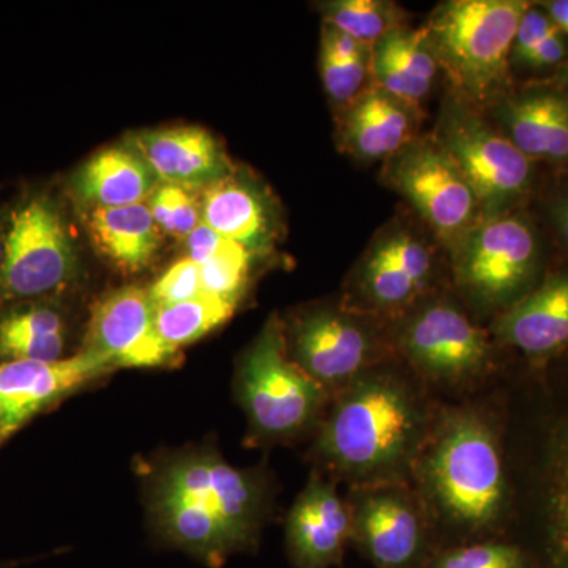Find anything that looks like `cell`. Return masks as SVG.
Returning <instances> with one entry per match:
<instances>
[{
	"label": "cell",
	"mask_w": 568,
	"mask_h": 568,
	"mask_svg": "<svg viewBox=\"0 0 568 568\" xmlns=\"http://www.w3.org/2000/svg\"><path fill=\"white\" fill-rule=\"evenodd\" d=\"M429 525L459 537L495 530L508 484L491 417L477 406L437 407L410 478Z\"/></svg>",
	"instance_id": "2"
},
{
	"label": "cell",
	"mask_w": 568,
	"mask_h": 568,
	"mask_svg": "<svg viewBox=\"0 0 568 568\" xmlns=\"http://www.w3.org/2000/svg\"><path fill=\"white\" fill-rule=\"evenodd\" d=\"M353 544L375 568H420L432 555V525L409 484L351 487Z\"/></svg>",
	"instance_id": "13"
},
{
	"label": "cell",
	"mask_w": 568,
	"mask_h": 568,
	"mask_svg": "<svg viewBox=\"0 0 568 568\" xmlns=\"http://www.w3.org/2000/svg\"><path fill=\"white\" fill-rule=\"evenodd\" d=\"M149 294H151L156 308L182 304V302L197 297V295L203 294L200 265L193 263L189 257L179 261V263L171 265V267L153 283V286L149 290Z\"/></svg>",
	"instance_id": "33"
},
{
	"label": "cell",
	"mask_w": 568,
	"mask_h": 568,
	"mask_svg": "<svg viewBox=\"0 0 568 568\" xmlns=\"http://www.w3.org/2000/svg\"><path fill=\"white\" fill-rule=\"evenodd\" d=\"M433 136L454 156L473 186L481 219L510 213L528 194L532 160L457 93H450L444 102Z\"/></svg>",
	"instance_id": "10"
},
{
	"label": "cell",
	"mask_w": 568,
	"mask_h": 568,
	"mask_svg": "<svg viewBox=\"0 0 568 568\" xmlns=\"http://www.w3.org/2000/svg\"><path fill=\"white\" fill-rule=\"evenodd\" d=\"M491 335L529 357H548L564 349L568 345V272L548 276L496 315Z\"/></svg>",
	"instance_id": "19"
},
{
	"label": "cell",
	"mask_w": 568,
	"mask_h": 568,
	"mask_svg": "<svg viewBox=\"0 0 568 568\" xmlns=\"http://www.w3.org/2000/svg\"><path fill=\"white\" fill-rule=\"evenodd\" d=\"M321 77L328 99L342 110L368 88L365 82L372 78V48L324 22Z\"/></svg>",
	"instance_id": "27"
},
{
	"label": "cell",
	"mask_w": 568,
	"mask_h": 568,
	"mask_svg": "<svg viewBox=\"0 0 568 568\" xmlns=\"http://www.w3.org/2000/svg\"><path fill=\"white\" fill-rule=\"evenodd\" d=\"M559 81L560 84L564 85V88L568 89V62L564 63L562 70H560Z\"/></svg>",
	"instance_id": "41"
},
{
	"label": "cell",
	"mask_w": 568,
	"mask_h": 568,
	"mask_svg": "<svg viewBox=\"0 0 568 568\" xmlns=\"http://www.w3.org/2000/svg\"><path fill=\"white\" fill-rule=\"evenodd\" d=\"M3 260H6V230H3V219L0 220V275H2Z\"/></svg>",
	"instance_id": "39"
},
{
	"label": "cell",
	"mask_w": 568,
	"mask_h": 568,
	"mask_svg": "<svg viewBox=\"0 0 568 568\" xmlns=\"http://www.w3.org/2000/svg\"><path fill=\"white\" fill-rule=\"evenodd\" d=\"M529 7L521 0H450L433 11L424 31L459 99L478 108L503 91Z\"/></svg>",
	"instance_id": "4"
},
{
	"label": "cell",
	"mask_w": 568,
	"mask_h": 568,
	"mask_svg": "<svg viewBox=\"0 0 568 568\" xmlns=\"http://www.w3.org/2000/svg\"><path fill=\"white\" fill-rule=\"evenodd\" d=\"M390 364L368 369L331 395L313 454L332 480L351 487L409 484L435 420L416 376Z\"/></svg>",
	"instance_id": "1"
},
{
	"label": "cell",
	"mask_w": 568,
	"mask_h": 568,
	"mask_svg": "<svg viewBox=\"0 0 568 568\" xmlns=\"http://www.w3.org/2000/svg\"><path fill=\"white\" fill-rule=\"evenodd\" d=\"M508 140L529 160L568 163V93L530 91L497 104Z\"/></svg>",
	"instance_id": "20"
},
{
	"label": "cell",
	"mask_w": 568,
	"mask_h": 568,
	"mask_svg": "<svg viewBox=\"0 0 568 568\" xmlns=\"http://www.w3.org/2000/svg\"><path fill=\"white\" fill-rule=\"evenodd\" d=\"M544 463L541 503L548 551L556 568H568V409L549 432Z\"/></svg>",
	"instance_id": "26"
},
{
	"label": "cell",
	"mask_w": 568,
	"mask_h": 568,
	"mask_svg": "<svg viewBox=\"0 0 568 568\" xmlns=\"http://www.w3.org/2000/svg\"><path fill=\"white\" fill-rule=\"evenodd\" d=\"M384 181L416 209L448 250L481 220L473 186L435 136H417L386 160Z\"/></svg>",
	"instance_id": "11"
},
{
	"label": "cell",
	"mask_w": 568,
	"mask_h": 568,
	"mask_svg": "<svg viewBox=\"0 0 568 568\" xmlns=\"http://www.w3.org/2000/svg\"><path fill=\"white\" fill-rule=\"evenodd\" d=\"M450 253L455 284L467 304L499 315L528 294L538 244L530 224L510 212L481 219Z\"/></svg>",
	"instance_id": "9"
},
{
	"label": "cell",
	"mask_w": 568,
	"mask_h": 568,
	"mask_svg": "<svg viewBox=\"0 0 568 568\" xmlns=\"http://www.w3.org/2000/svg\"><path fill=\"white\" fill-rule=\"evenodd\" d=\"M13 566H14V564H11V562H0V568H11Z\"/></svg>",
	"instance_id": "42"
},
{
	"label": "cell",
	"mask_w": 568,
	"mask_h": 568,
	"mask_svg": "<svg viewBox=\"0 0 568 568\" xmlns=\"http://www.w3.org/2000/svg\"><path fill=\"white\" fill-rule=\"evenodd\" d=\"M152 500L164 536L213 567L253 547L265 514L260 478L204 454L164 467Z\"/></svg>",
	"instance_id": "3"
},
{
	"label": "cell",
	"mask_w": 568,
	"mask_h": 568,
	"mask_svg": "<svg viewBox=\"0 0 568 568\" xmlns=\"http://www.w3.org/2000/svg\"><path fill=\"white\" fill-rule=\"evenodd\" d=\"M67 321L52 298L0 306V364L65 357Z\"/></svg>",
	"instance_id": "25"
},
{
	"label": "cell",
	"mask_w": 568,
	"mask_h": 568,
	"mask_svg": "<svg viewBox=\"0 0 568 568\" xmlns=\"http://www.w3.org/2000/svg\"><path fill=\"white\" fill-rule=\"evenodd\" d=\"M185 242L186 250H189V260L201 265L215 256L216 253L222 252L224 246L230 245L233 241L223 237L222 234L216 233L215 230L203 222L185 239Z\"/></svg>",
	"instance_id": "35"
},
{
	"label": "cell",
	"mask_w": 568,
	"mask_h": 568,
	"mask_svg": "<svg viewBox=\"0 0 568 568\" xmlns=\"http://www.w3.org/2000/svg\"><path fill=\"white\" fill-rule=\"evenodd\" d=\"M114 368L104 355L89 349L54 362H3L0 417L10 436L65 396Z\"/></svg>",
	"instance_id": "14"
},
{
	"label": "cell",
	"mask_w": 568,
	"mask_h": 568,
	"mask_svg": "<svg viewBox=\"0 0 568 568\" xmlns=\"http://www.w3.org/2000/svg\"><path fill=\"white\" fill-rule=\"evenodd\" d=\"M239 398L254 436L290 440L320 425L331 394L290 357L283 324L272 317L239 368Z\"/></svg>",
	"instance_id": "5"
},
{
	"label": "cell",
	"mask_w": 568,
	"mask_h": 568,
	"mask_svg": "<svg viewBox=\"0 0 568 568\" xmlns=\"http://www.w3.org/2000/svg\"><path fill=\"white\" fill-rule=\"evenodd\" d=\"M437 69L424 28L402 26L372 47L373 85L418 110L432 92Z\"/></svg>",
	"instance_id": "21"
},
{
	"label": "cell",
	"mask_w": 568,
	"mask_h": 568,
	"mask_svg": "<svg viewBox=\"0 0 568 568\" xmlns=\"http://www.w3.org/2000/svg\"><path fill=\"white\" fill-rule=\"evenodd\" d=\"M159 185L149 164L130 145L97 153L71 182L74 194L93 209L148 203Z\"/></svg>",
	"instance_id": "23"
},
{
	"label": "cell",
	"mask_w": 568,
	"mask_h": 568,
	"mask_svg": "<svg viewBox=\"0 0 568 568\" xmlns=\"http://www.w3.org/2000/svg\"><path fill=\"white\" fill-rule=\"evenodd\" d=\"M0 306L47 301L74 275V252L58 200L47 192L22 197L6 219Z\"/></svg>",
	"instance_id": "8"
},
{
	"label": "cell",
	"mask_w": 568,
	"mask_h": 568,
	"mask_svg": "<svg viewBox=\"0 0 568 568\" xmlns=\"http://www.w3.org/2000/svg\"><path fill=\"white\" fill-rule=\"evenodd\" d=\"M420 568H529L517 547L499 541H470L432 552Z\"/></svg>",
	"instance_id": "31"
},
{
	"label": "cell",
	"mask_w": 568,
	"mask_h": 568,
	"mask_svg": "<svg viewBox=\"0 0 568 568\" xmlns=\"http://www.w3.org/2000/svg\"><path fill=\"white\" fill-rule=\"evenodd\" d=\"M284 336L290 357L331 395L368 369L398 362L392 324L343 302L306 310Z\"/></svg>",
	"instance_id": "7"
},
{
	"label": "cell",
	"mask_w": 568,
	"mask_h": 568,
	"mask_svg": "<svg viewBox=\"0 0 568 568\" xmlns=\"http://www.w3.org/2000/svg\"><path fill=\"white\" fill-rule=\"evenodd\" d=\"M420 110L369 84L339 110L338 145L362 162L388 160L417 138Z\"/></svg>",
	"instance_id": "17"
},
{
	"label": "cell",
	"mask_w": 568,
	"mask_h": 568,
	"mask_svg": "<svg viewBox=\"0 0 568 568\" xmlns=\"http://www.w3.org/2000/svg\"><path fill=\"white\" fill-rule=\"evenodd\" d=\"M567 47L562 33L552 32L547 40L541 41L537 48L523 59L519 65L529 67V69H547V67L558 65L566 59Z\"/></svg>",
	"instance_id": "36"
},
{
	"label": "cell",
	"mask_w": 568,
	"mask_h": 568,
	"mask_svg": "<svg viewBox=\"0 0 568 568\" xmlns=\"http://www.w3.org/2000/svg\"><path fill=\"white\" fill-rule=\"evenodd\" d=\"M130 148L149 164L160 183L196 189L233 174L222 144L200 126L134 133Z\"/></svg>",
	"instance_id": "18"
},
{
	"label": "cell",
	"mask_w": 568,
	"mask_h": 568,
	"mask_svg": "<svg viewBox=\"0 0 568 568\" xmlns=\"http://www.w3.org/2000/svg\"><path fill=\"white\" fill-rule=\"evenodd\" d=\"M394 324L396 357L422 384L466 390L491 372L488 332L452 298L429 295Z\"/></svg>",
	"instance_id": "6"
},
{
	"label": "cell",
	"mask_w": 568,
	"mask_h": 568,
	"mask_svg": "<svg viewBox=\"0 0 568 568\" xmlns=\"http://www.w3.org/2000/svg\"><path fill=\"white\" fill-rule=\"evenodd\" d=\"M558 29L545 11L529 7L519 22L514 47H511L510 62L521 63L534 48H537L541 41L547 40Z\"/></svg>",
	"instance_id": "34"
},
{
	"label": "cell",
	"mask_w": 568,
	"mask_h": 568,
	"mask_svg": "<svg viewBox=\"0 0 568 568\" xmlns=\"http://www.w3.org/2000/svg\"><path fill=\"white\" fill-rule=\"evenodd\" d=\"M286 541L297 568L342 566L347 545L353 544V525L335 480L321 474L310 477L287 515Z\"/></svg>",
	"instance_id": "16"
},
{
	"label": "cell",
	"mask_w": 568,
	"mask_h": 568,
	"mask_svg": "<svg viewBox=\"0 0 568 568\" xmlns=\"http://www.w3.org/2000/svg\"><path fill=\"white\" fill-rule=\"evenodd\" d=\"M201 209L205 224L254 254L274 241V215L264 194L233 174L205 186Z\"/></svg>",
	"instance_id": "22"
},
{
	"label": "cell",
	"mask_w": 568,
	"mask_h": 568,
	"mask_svg": "<svg viewBox=\"0 0 568 568\" xmlns=\"http://www.w3.org/2000/svg\"><path fill=\"white\" fill-rule=\"evenodd\" d=\"M552 223L562 239L564 244L568 246V194L560 197L558 203L551 209Z\"/></svg>",
	"instance_id": "38"
},
{
	"label": "cell",
	"mask_w": 568,
	"mask_h": 568,
	"mask_svg": "<svg viewBox=\"0 0 568 568\" xmlns=\"http://www.w3.org/2000/svg\"><path fill=\"white\" fill-rule=\"evenodd\" d=\"M156 306L149 290L112 291L92 306L88 349L102 354L115 368H151L173 361L155 327Z\"/></svg>",
	"instance_id": "15"
},
{
	"label": "cell",
	"mask_w": 568,
	"mask_h": 568,
	"mask_svg": "<svg viewBox=\"0 0 568 568\" xmlns=\"http://www.w3.org/2000/svg\"><path fill=\"white\" fill-rule=\"evenodd\" d=\"M237 305L233 301L203 293L182 304L156 308V332L168 349L175 354L181 347L203 338L213 328L230 321Z\"/></svg>",
	"instance_id": "28"
},
{
	"label": "cell",
	"mask_w": 568,
	"mask_h": 568,
	"mask_svg": "<svg viewBox=\"0 0 568 568\" xmlns=\"http://www.w3.org/2000/svg\"><path fill=\"white\" fill-rule=\"evenodd\" d=\"M435 252L410 233L381 235L354 268L343 304L362 315L394 324L433 295Z\"/></svg>",
	"instance_id": "12"
},
{
	"label": "cell",
	"mask_w": 568,
	"mask_h": 568,
	"mask_svg": "<svg viewBox=\"0 0 568 568\" xmlns=\"http://www.w3.org/2000/svg\"><path fill=\"white\" fill-rule=\"evenodd\" d=\"M254 253L231 242L200 265L203 293L239 304L252 275Z\"/></svg>",
	"instance_id": "30"
},
{
	"label": "cell",
	"mask_w": 568,
	"mask_h": 568,
	"mask_svg": "<svg viewBox=\"0 0 568 568\" xmlns=\"http://www.w3.org/2000/svg\"><path fill=\"white\" fill-rule=\"evenodd\" d=\"M549 20L556 26L560 33L568 36V0H552L545 3Z\"/></svg>",
	"instance_id": "37"
},
{
	"label": "cell",
	"mask_w": 568,
	"mask_h": 568,
	"mask_svg": "<svg viewBox=\"0 0 568 568\" xmlns=\"http://www.w3.org/2000/svg\"><path fill=\"white\" fill-rule=\"evenodd\" d=\"M10 433L9 429H7L6 422L2 420V417H0V446H2L6 440L10 439Z\"/></svg>",
	"instance_id": "40"
},
{
	"label": "cell",
	"mask_w": 568,
	"mask_h": 568,
	"mask_svg": "<svg viewBox=\"0 0 568 568\" xmlns=\"http://www.w3.org/2000/svg\"><path fill=\"white\" fill-rule=\"evenodd\" d=\"M323 11L325 24L369 48L406 26L402 7L386 0H336L325 3Z\"/></svg>",
	"instance_id": "29"
},
{
	"label": "cell",
	"mask_w": 568,
	"mask_h": 568,
	"mask_svg": "<svg viewBox=\"0 0 568 568\" xmlns=\"http://www.w3.org/2000/svg\"><path fill=\"white\" fill-rule=\"evenodd\" d=\"M88 226L97 252L122 274L144 271L162 241V230L148 203L95 207L89 215Z\"/></svg>",
	"instance_id": "24"
},
{
	"label": "cell",
	"mask_w": 568,
	"mask_h": 568,
	"mask_svg": "<svg viewBox=\"0 0 568 568\" xmlns=\"http://www.w3.org/2000/svg\"><path fill=\"white\" fill-rule=\"evenodd\" d=\"M156 224L163 233L185 241L203 223V209L192 190L160 183L148 201Z\"/></svg>",
	"instance_id": "32"
}]
</instances>
